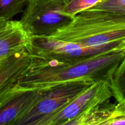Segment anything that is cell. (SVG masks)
<instances>
[{"mask_svg": "<svg viewBox=\"0 0 125 125\" xmlns=\"http://www.w3.org/2000/svg\"><path fill=\"white\" fill-rule=\"evenodd\" d=\"M125 57V50L117 51L77 62L32 57L31 62L17 84L22 89L41 91L55 85L90 78L110 81Z\"/></svg>", "mask_w": 125, "mask_h": 125, "instance_id": "obj_1", "label": "cell"}, {"mask_svg": "<svg viewBox=\"0 0 125 125\" xmlns=\"http://www.w3.org/2000/svg\"><path fill=\"white\" fill-rule=\"evenodd\" d=\"M48 37L89 46L125 40V17L103 11L85 10Z\"/></svg>", "mask_w": 125, "mask_h": 125, "instance_id": "obj_2", "label": "cell"}, {"mask_svg": "<svg viewBox=\"0 0 125 125\" xmlns=\"http://www.w3.org/2000/svg\"><path fill=\"white\" fill-rule=\"evenodd\" d=\"M121 50H125V40L89 46L46 37L32 38L28 52L32 57L77 62Z\"/></svg>", "mask_w": 125, "mask_h": 125, "instance_id": "obj_3", "label": "cell"}, {"mask_svg": "<svg viewBox=\"0 0 125 125\" xmlns=\"http://www.w3.org/2000/svg\"><path fill=\"white\" fill-rule=\"evenodd\" d=\"M68 1L29 0L20 21L32 38L51 36L73 20L64 12Z\"/></svg>", "mask_w": 125, "mask_h": 125, "instance_id": "obj_4", "label": "cell"}, {"mask_svg": "<svg viewBox=\"0 0 125 125\" xmlns=\"http://www.w3.org/2000/svg\"><path fill=\"white\" fill-rule=\"evenodd\" d=\"M95 82L90 78H81L41 90L35 104L17 125H38L40 121L64 107Z\"/></svg>", "mask_w": 125, "mask_h": 125, "instance_id": "obj_5", "label": "cell"}, {"mask_svg": "<svg viewBox=\"0 0 125 125\" xmlns=\"http://www.w3.org/2000/svg\"><path fill=\"white\" fill-rule=\"evenodd\" d=\"M112 97L109 81H96L64 107L40 121L38 125H65L85 111L109 102Z\"/></svg>", "mask_w": 125, "mask_h": 125, "instance_id": "obj_6", "label": "cell"}, {"mask_svg": "<svg viewBox=\"0 0 125 125\" xmlns=\"http://www.w3.org/2000/svg\"><path fill=\"white\" fill-rule=\"evenodd\" d=\"M41 91L20 87L17 84L0 104V125H17L33 107Z\"/></svg>", "mask_w": 125, "mask_h": 125, "instance_id": "obj_7", "label": "cell"}, {"mask_svg": "<svg viewBox=\"0 0 125 125\" xmlns=\"http://www.w3.org/2000/svg\"><path fill=\"white\" fill-rule=\"evenodd\" d=\"M32 37L20 20L7 21L0 29V61L20 52L28 51Z\"/></svg>", "mask_w": 125, "mask_h": 125, "instance_id": "obj_8", "label": "cell"}, {"mask_svg": "<svg viewBox=\"0 0 125 125\" xmlns=\"http://www.w3.org/2000/svg\"><path fill=\"white\" fill-rule=\"evenodd\" d=\"M32 57L28 51L10 56L0 65V104L8 96L28 68Z\"/></svg>", "mask_w": 125, "mask_h": 125, "instance_id": "obj_9", "label": "cell"}, {"mask_svg": "<svg viewBox=\"0 0 125 125\" xmlns=\"http://www.w3.org/2000/svg\"><path fill=\"white\" fill-rule=\"evenodd\" d=\"M114 104L111 101L85 111L70 120L65 125H105L111 116Z\"/></svg>", "mask_w": 125, "mask_h": 125, "instance_id": "obj_10", "label": "cell"}, {"mask_svg": "<svg viewBox=\"0 0 125 125\" xmlns=\"http://www.w3.org/2000/svg\"><path fill=\"white\" fill-rule=\"evenodd\" d=\"M109 84L116 101L125 100V57L117 67Z\"/></svg>", "mask_w": 125, "mask_h": 125, "instance_id": "obj_11", "label": "cell"}, {"mask_svg": "<svg viewBox=\"0 0 125 125\" xmlns=\"http://www.w3.org/2000/svg\"><path fill=\"white\" fill-rule=\"evenodd\" d=\"M29 0H0V20H11L24 11Z\"/></svg>", "mask_w": 125, "mask_h": 125, "instance_id": "obj_12", "label": "cell"}, {"mask_svg": "<svg viewBox=\"0 0 125 125\" xmlns=\"http://www.w3.org/2000/svg\"><path fill=\"white\" fill-rule=\"evenodd\" d=\"M87 10L103 11L125 17V0H103Z\"/></svg>", "mask_w": 125, "mask_h": 125, "instance_id": "obj_13", "label": "cell"}, {"mask_svg": "<svg viewBox=\"0 0 125 125\" xmlns=\"http://www.w3.org/2000/svg\"><path fill=\"white\" fill-rule=\"evenodd\" d=\"M103 0H69L64 7V12L74 17L85 10L94 7Z\"/></svg>", "mask_w": 125, "mask_h": 125, "instance_id": "obj_14", "label": "cell"}, {"mask_svg": "<svg viewBox=\"0 0 125 125\" xmlns=\"http://www.w3.org/2000/svg\"><path fill=\"white\" fill-rule=\"evenodd\" d=\"M117 103L105 125H125V100Z\"/></svg>", "mask_w": 125, "mask_h": 125, "instance_id": "obj_15", "label": "cell"}, {"mask_svg": "<svg viewBox=\"0 0 125 125\" xmlns=\"http://www.w3.org/2000/svg\"><path fill=\"white\" fill-rule=\"evenodd\" d=\"M6 22H7V21L4 20H0V29L5 25Z\"/></svg>", "mask_w": 125, "mask_h": 125, "instance_id": "obj_16", "label": "cell"}, {"mask_svg": "<svg viewBox=\"0 0 125 125\" xmlns=\"http://www.w3.org/2000/svg\"><path fill=\"white\" fill-rule=\"evenodd\" d=\"M2 61H0V65H1V63H2Z\"/></svg>", "mask_w": 125, "mask_h": 125, "instance_id": "obj_17", "label": "cell"}]
</instances>
